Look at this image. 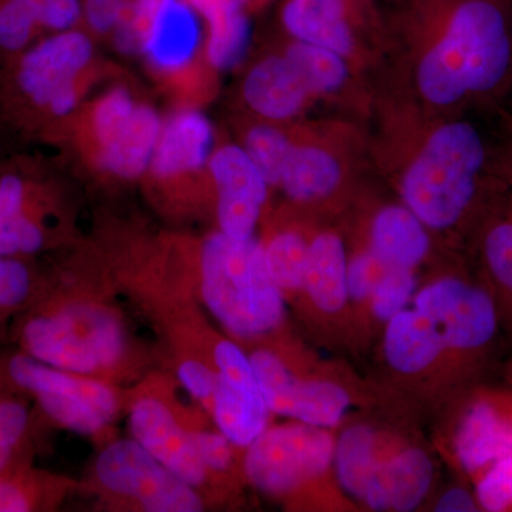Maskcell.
<instances>
[{
    "mask_svg": "<svg viewBox=\"0 0 512 512\" xmlns=\"http://www.w3.org/2000/svg\"><path fill=\"white\" fill-rule=\"evenodd\" d=\"M389 269L392 268L380 261L369 248L350 256L348 264L350 316L353 313L362 315L377 284Z\"/></svg>",
    "mask_w": 512,
    "mask_h": 512,
    "instance_id": "obj_35",
    "label": "cell"
},
{
    "mask_svg": "<svg viewBox=\"0 0 512 512\" xmlns=\"http://www.w3.org/2000/svg\"><path fill=\"white\" fill-rule=\"evenodd\" d=\"M335 441L333 430L301 421L265 430L248 446L245 473L264 493H295L333 473Z\"/></svg>",
    "mask_w": 512,
    "mask_h": 512,
    "instance_id": "obj_5",
    "label": "cell"
},
{
    "mask_svg": "<svg viewBox=\"0 0 512 512\" xmlns=\"http://www.w3.org/2000/svg\"><path fill=\"white\" fill-rule=\"evenodd\" d=\"M439 39L417 69L421 96L440 107L490 96L512 73L508 0H444Z\"/></svg>",
    "mask_w": 512,
    "mask_h": 512,
    "instance_id": "obj_1",
    "label": "cell"
},
{
    "mask_svg": "<svg viewBox=\"0 0 512 512\" xmlns=\"http://www.w3.org/2000/svg\"><path fill=\"white\" fill-rule=\"evenodd\" d=\"M50 0H0V50L20 55L43 32Z\"/></svg>",
    "mask_w": 512,
    "mask_h": 512,
    "instance_id": "obj_30",
    "label": "cell"
},
{
    "mask_svg": "<svg viewBox=\"0 0 512 512\" xmlns=\"http://www.w3.org/2000/svg\"><path fill=\"white\" fill-rule=\"evenodd\" d=\"M180 379L195 397L214 402L218 375L198 362H187L180 367Z\"/></svg>",
    "mask_w": 512,
    "mask_h": 512,
    "instance_id": "obj_42",
    "label": "cell"
},
{
    "mask_svg": "<svg viewBox=\"0 0 512 512\" xmlns=\"http://www.w3.org/2000/svg\"><path fill=\"white\" fill-rule=\"evenodd\" d=\"M242 93L256 114L275 121L292 119L312 96L298 67L286 55L256 63L245 77Z\"/></svg>",
    "mask_w": 512,
    "mask_h": 512,
    "instance_id": "obj_18",
    "label": "cell"
},
{
    "mask_svg": "<svg viewBox=\"0 0 512 512\" xmlns=\"http://www.w3.org/2000/svg\"><path fill=\"white\" fill-rule=\"evenodd\" d=\"M286 56L298 67L312 94L336 92L348 79L345 56L326 47L296 42L286 50Z\"/></svg>",
    "mask_w": 512,
    "mask_h": 512,
    "instance_id": "obj_28",
    "label": "cell"
},
{
    "mask_svg": "<svg viewBox=\"0 0 512 512\" xmlns=\"http://www.w3.org/2000/svg\"><path fill=\"white\" fill-rule=\"evenodd\" d=\"M505 210L488 217L480 239L485 285L493 292L501 320L512 323V195Z\"/></svg>",
    "mask_w": 512,
    "mask_h": 512,
    "instance_id": "obj_24",
    "label": "cell"
},
{
    "mask_svg": "<svg viewBox=\"0 0 512 512\" xmlns=\"http://www.w3.org/2000/svg\"><path fill=\"white\" fill-rule=\"evenodd\" d=\"M32 275L15 256H0V312L12 311L28 301Z\"/></svg>",
    "mask_w": 512,
    "mask_h": 512,
    "instance_id": "obj_38",
    "label": "cell"
},
{
    "mask_svg": "<svg viewBox=\"0 0 512 512\" xmlns=\"http://www.w3.org/2000/svg\"><path fill=\"white\" fill-rule=\"evenodd\" d=\"M208 168L217 187L222 234L241 241L252 238L268 195L265 178L244 147L232 144L214 150Z\"/></svg>",
    "mask_w": 512,
    "mask_h": 512,
    "instance_id": "obj_13",
    "label": "cell"
},
{
    "mask_svg": "<svg viewBox=\"0 0 512 512\" xmlns=\"http://www.w3.org/2000/svg\"><path fill=\"white\" fill-rule=\"evenodd\" d=\"M164 121L124 87L103 94L93 110L99 163L107 173L134 180L150 170Z\"/></svg>",
    "mask_w": 512,
    "mask_h": 512,
    "instance_id": "obj_7",
    "label": "cell"
},
{
    "mask_svg": "<svg viewBox=\"0 0 512 512\" xmlns=\"http://www.w3.org/2000/svg\"><path fill=\"white\" fill-rule=\"evenodd\" d=\"M92 57L93 43L86 33H53L20 53L13 76L16 90L33 109L45 111L57 94L77 87Z\"/></svg>",
    "mask_w": 512,
    "mask_h": 512,
    "instance_id": "obj_11",
    "label": "cell"
},
{
    "mask_svg": "<svg viewBox=\"0 0 512 512\" xmlns=\"http://www.w3.org/2000/svg\"><path fill=\"white\" fill-rule=\"evenodd\" d=\"M293 144L281 130L255 126L245 137L244 150L268 185H279Z\"/></svg>",
    "mask_w": 512,
    "mask_h": 512,
    "instance_id": "obj_32",
    "label": "cell"
},
{
    "mask_svg": "<svg viewBox=\"0 0 512 512\" xmlns=\"http://www.w3.org/2000/svg\"><path fill=\"white\" fill-rule=\"evenodd\" d=\"M473 481L481 511H512V456L494 461Z\"/></svg>",
    "mask_w": 512,
    "mask_h": 512,
    "instance_id": "obj_34",
    "label": "cell"
},
{
    "mask_svg": "<svg viewBox=\"0 0 512 512\" xmlns=\"http://www.w3.org/2000/svg\"><path fill=\"white\" fill-rule=\"evenodd\" d=\"M6 373L16 387L35 394L53 420L77 433L103 429L116 412V399L103 384L76 379L30 355L10 357Z\"/></svg>",
    "mask_w": 512,
    "mask_h": 512,
    "instance_id": "obj_8",
    "label": "cell"
},
{
    "mask_svg": "<svg viewBox=\"0 0 512 512\" xmlns=\"http://www.w3.org/2000/svg\"><path fill=\"white\" fill-rule=\"evenodd\" d=\"M201 272L204 301L229 332L255 338L281 325L284 293L269 274L264 245L254 238L215 232L202 247Z\"/></svg>",
    "mask_w": 512,
    "mask_h": 512,
    "instance_id": "obj_3",
    "label": "cell"
},
{
    "mask_svg": "<svg viewBox=\"0 0 512 512\" xmlns=\"http://www.w3.org/2000/svg\"><path fill=\"white\" fill-rule=\"evenodd\" d=\"M214 355L218 367L215 420L231 443L247 447L266 430L271 409L251 360L235 343L229 340L218 343Z\"/></svg>",
    "mask_w": 512,
    "mask_h": 512,
    "instance_id": "obj_12",
    "label": "cell"
},
{
    "mask_svg": "<svg viewBox=\"0 0 512 512\" xmlns=\"http://www.w3.org/2000/svg\"><path fill=\"white\" fill-rule=\"evenodd\" d=\"M208 26L207 59L218 72L235 69L247 56L251 43V23L245 5L227 3L201 16Z\"/></svg>",
    "mask_w": 512,
    "mask_h": 512,
    "instance_id": "obj_26",
    "label": "cell"
},
{
    "mask_svg": "<svg viewBox=\"0 0 512 512\" xmlns=\"http://www.w3.org/2000/svg\"><path fill=\"white\" fill-rule=\"evenodd\" d=\"M367 248L389 268L417 269L430 252L429 228L406 205H386L373 218Z\"/></svg>",
    "mask_w": 512,
    "mask_h": 512,
    "instance_id": "obj_21",
    "label": "cell"
},
{
    "mask_svg": "<svg viewBox=\"0 0 512 512\" xmlns=\"http://www.w3.org/2000/svg\"><path fill=\"white\" fill-rule=\"evenodd\" d=\"M433 510L437 512L481 511L474 490L470 491L466 487H461V485H456V487H451L444 491V493L437 498Z\"/></svg>",
    "mask_w": 512,
    "mask_h": 512,
    "instance_id": "obj_43",
    "label": "cell"
},
{
    "mask_svg": "<svg viewBox=\"0 0 512 512\" xmlns=\"http://www.w3.org/2000/svg\"><path fill=\"white\" fill-rule=\"evenodd\" d=\"M399 443L392 434L365 421L343 427L333 453V476L343 494L359 503L373 470Z\"/></svg>",
    "mask_w": 512,
    "mask_h": 512,
    "instance_id": "obj_20",
    "label": "cell"
},
{
    "mask_svg": "<svg viewBox=\"0 0 512 512\" xmlns=\"http://www.w3.org/2000/svg\"><path fill=\"white\" fill-rule=\"evenodd\" d=\"M168 0H133L127 18L114 30V46L124 55H140L157 13Z\"/></svg>",
    "mask_w": 512,
    "mask_h": 512,
    "instance_id": "obj_36",
    "label": "cell"
},
{
    "mask_svg": "<svg viewBox=\"0 0 512 512\" xmlns=\"http://www.w3.org/2000/svg\"><path fill=\"white\" fill-rule=\"evenodd\" d=\"M487 147L468 121L434 131L404 173L403 204L429 229L448 231L470 217L483 190Z\"/></svg>",
    "mask_w": 512,
    "mask_h": 512,
    "instance_id": "obj_2",
    "label": "cell"
},
{
    "mask_svg": "<svg viewBox=\"0 0 512 512\" xmlns=\"http://www.w3.org/2000/svg\"><path fill=\"white\" fill-rule=\"evenodd\" d=\"M26 178L19 173L0 175V256L33 255L46 244L45 229L19 218Z\"/></svg>",
    "mask_w": 512,
    "mask_h": 512,
    "instance_id": "obj_27",
    "label": "cell"
},
{
    "mask_svg": "<svg viewBox=\"0 0 512 512\" xmlns=\"http://www.w3.org/2000/svg\"><path fill=\"white\" fill-rule=\"evenodd\" d=\"M131 430L151 456L185 483L198 485L205 480L207 466L194 440L163 404L156 400L138 402L131 414Z\"/></svg>",
    "mask_w": 512,
    "mask_h": 512,
    "instance_id": "obj_15",
    "label": "cell"
},
{
    "mask_svg": "<svg viewBox=\"0 0 512 512\" xmlns=\"http://www.w3.org/2000/svg\"><path fill=\"white\" fill-rule=\"evenodd\" d=\"M249 360L271 412L288 417L292 390L298 375L269 350H256Z\"/></svg>",
    "mask_w": 512,
    "mask_h": 512,
    "instance_id": "obj_33",
    "label": "cell"
},
{
    "mask_svg": "<svg viewBox=\"0 0 512 512\" xmlns=\"http://www.w3.org/2000/svg\"><path fill=\"white\" fill-rule=\"evenodd\" d=\"M309 245L311 241L299 232L285 231L264 247L269 274L282 293H302Z\"/></svg>",
    "mask_w": 512,
    "mask_h": 512,
    "instance_id": "obj_29",
    "label": "cell"
},
{
    "mask_svg": "<svg viewBox=\"0 0 512 512\" xmlns=\"http://www.w3.org/2000/svg\"><path fill=\"white\" fill-rule=\"evenodd\" d=\"M434 477L429 451L400 441L373 470L359 504L370 511H414L429 497Z\"/></svg>",
    "mask_w": 512,
    "mask_h": 512,
    "instance_id": "obj_14",
    "label": "cell"
},
{
    "mask_svg": "<svg viewBox=\"0 0 512 512\" xmlns=\"http://www.w3.org/2000/svg\"><path fill=\"white\" fill-rule=\"evenodd\" d=\"M384 360L394 375L410 382H437L464 394L473 389L477 373L451 350L439 326L410 303L383 328Z\"/></svg>",
    "mask_w": 512,
    "mask_h": 512,
    "instance_id": "obj_6",
    "label": "cell"
},
{
    "mask_svg": "<svg viewBox=\"0 0 512 512\" xmlns=\"http://www.w3.org/2000/svg\"><path fill=\"white\" fill-rule=\"evenodd\" d=\"M417 289V269H389L363 309L365 325L383 329L394 315L410 305Z\"/></svg>",
    "mask_w": 512,
    "mask_h": 512,
    "instance_id": "obj_31",
    "label": "cell"
},
{
    "mask_svg": "<svg viewBox=\"0 0 512 512\" xmlns=\"http://www.w3.org/2000/svg\"><path fill=\"white\" fill-rule=\"evenodd\" d=\"M192 440L205 466L217 471L227 470L231 464L232 453L229 448L231 441L224 434L197 433L192 436Z\"/></svg>",
    "mask_w": 512,
    "mask_h": 512,
    "instance_id": "obj_40",
    "label": "cell"
},
{
    "mask_svg": "<svg viewBox=\"0 0 512 512\" xmlns=\"http://www.w3.org/2000/svg\"><path fill=\"white\" fill-rule=\"evenodd\" d=\"M214 141V127L204 113L175 111L163 123L150 170L161 180L200 171L210 163Z\"/></svg>",
    "mask_w": 512,
    "mask_h": 512,
    "instance_id": "obj_17",
    "label": "cell"
},
{
    "mask_svg": "<svg viewBox=\"0 0 512 512\" xmlns=\"http://www.w3.org/2000/svg\"><path fill=\"white\" fill-rule=\"evenodd\" d=\"M349 256L345 242L335 232H320L311 239L302 293L312 311L326 322L350 318Z\"/></svg>",
    "mask_w": 512,
    "mask_h": 512,
    "instance_id": "obj_16",
    "label": "cell"
},
{
    "mask_svg": "<svg viewBox=\"0 0 512 512\" xmlns=\"http://www.w3.org/2000/svg\"><path fill=\"white\" fill-rule=\"evenodd\" d=\"M450 448L471 480L494 461L512 456V393L474 386L461 394Z\"/></svg>",
    "mask_w": 512,
    "mask_h": 512,
    "instance_id": "obj_10",
    "label": "cell"
},
{
    "mask_svg": "<svg viewBox=\"0 0 512 512\" xmlns=\"http://www.w3.org/2000/svg\"><path fill=\"white\" fill-rule=\"evenodd\" d=\"M133 0H84L83 16L93 32H114L130 12Z\"/></svg>",
    "mask_w": 512,
    "mask_h": 512,
    "instance_id": "obj_39",
    "label": "cell"
},
{
    "mask_svg": "<svg viewBox=\"0 0 512 512\" xmlns=\"http://www.w3.org/2000/svg\"><path fill=\"white\" fill-rule=\"evenodd\" d=\"M97 476L104 487L136 498L147 511L197 512L200 498L190 484L171 473L160 461L134 441H119L97 461Z\"/></svg>",
    "mask_w": 512,
    "mask_h": 512,
    "instance_id": "obj_9",
    "label": "cell"
},
{
    "mask_svg": "<svg viewBox=\"0 0 512 512\" xmlns=\"http://www.w3.org/2000/svg\"><path fill=\"white\" fill-rule=\"evenodd\" d=\"M35 491L28 481L16 480L0 473V512H26L35 507Z\"/></svg>",
    "mask_w": 512,
    "mask_h": 512,
    "instance_id": "obj_41",
    "label": "cell"
},
{
    "mask_svg": "<svg viewBox=\"0 0 512 512\" xmlns=\"http://www.w3.org/2000/svg\"><path fill=\"white\" fill-rule=\"evenodd\" d=\"M348 0H286L282 23L296 42L322 46L342 56L355 47Z\"/></svg>",
    "mask_w": 512,
    "mask_h": 512,
    "instance_id": "obj_22",
    "label": "cell"
},
{
    "mask_svg": "<svg viewBox=\"0 0 512 512\" xmlns=\"http://www.w3.org/2000/svg\"><path fill=\"white\" fill-rule=\"evenodd\" d=\"M342 180V167L332 154L315 146H293L282 171L286 195L298 202L325 200Z\"/></svg>",
    "mask_w": 512,
    "mask_h": 512,
    "instance_id": "obj_25",
    "label": "cell"
},
{
    "mask_svg": "<svg viewBox=\"0 0 512 512\" xmlns=\"http://www.w3.org/2000/svg\"><path fill=\"white\" fill-rule=\"evenodd\" d=\"M22 342L39 362L74 373L113 366L123 353V330L106 309L69 305L26 320Z\"/></svg>",
    "mask_w": 512,
    "mask_h": 512,
    "instance_id": "obj_4",
    "label": "cell"
},
{
    "mask_svg": "<svg viewBox=\"0 0 512 512\" xmlns=\"http://www.w3.org/2000/svg\"><path fill=\"white\" fill-rule=\"evenodd\" d=\"M355 404V394L348 384L336 377L318 373L296 376L289 417L311 426L335 430Z\"/></svg>",
    "mask_w": 512,
    "mask_h": 512,
    "instance_id": "obj_23",
    "label": "cell"
},
{
    "mask_svg": "<svg viewBox=\"0 0 512 512\" xmlns=\"http://www.w3.org/2000/svg\"><path fill=\"white\" fill-rule=\"evenodd\" d=\"M28 429V407L19 400L0 396V473L8 471L18 457Z\"/></svg>",
    "mask_w": 512,
    "mask_h": 512,
    "instance_id": "obj_37",
    "label": "cell"
},
{
    "mask_svg": "<svg viewBox=\"0 0 512 512\" xmlns=\"http://www.w3.org/2000/svg\"><path fill=\"white\" fill-rule=\"evenodd\" d=\"M201 45L200 19L187 0H168L148 30L143 53L161 73L183 72Z\"/></svg>",
    "mask_w": 512,
    "mask_h": 512,
    "instance_id": "obj_19",
    "label": "cell"
}]
</instances>
